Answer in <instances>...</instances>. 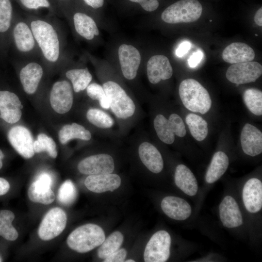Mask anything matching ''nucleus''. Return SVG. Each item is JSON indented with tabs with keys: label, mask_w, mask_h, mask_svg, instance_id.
<instances>
[{
	"label": "nucleus",
	"mask_w": 262,
	"mask_h": 262,
	"mask_svg": "<svg viewBox=\"0 0 262 262\" xmlns=\"http://www.w3.org/2000/svg\"><path fill=\"white\" fill-rule=\"evenodd\" d=\"M28 21L40 53V58L47 67H60L66 59L65 41L61 25L56 19L28 15Z\"/></svg>",
	"instance_id": "1"
},
{
	"label": "nucleus",
	"mask_w": 262,
	"mask_h": 262,
	"mask_svg": "<svg viewBox=\"0 0 262 262\" xmlns=\"http://www.w3.org/2000/svg\"><path fill=\"white\" fill-rule=\"evenodd\" d=\"M11 33L13 44L21 59H41L34 35L26 18L14 17Z\"/></svg>",
	"instance_id": "2"
},
{
	"label": "nucleus",
	"mask_w": 262,
	"mask_h": 262,
	"mask_svg": "<svg viewBox=\"0 0 262 262\" xmlns=\"http://www.w3.org/2000/svg\"><path fill=\"white\" fill-rule=\"evenodd\" d=\"M179 92L182 103L188 110L205 114L210 109L212 100L210 95L197 81L193 79L182 81Z\"/></svg>",
	"instance_id": "3"
},
{
	"label": "nucleus",
	"mask_w": 262,
	"mask_h": 262,
	"mask_svg": "<svg viewBox=\"0 0 262 262\" xmlns=\"http://www.w3.org/2000/svg\"><path fill=\"white\" fill-rule=\"evenodd\" d=\"M105 238L104 230L100 227L94 224H87L72 231L66 242L70 248L83 253L100 246Z\"/></svg>",
	"instance_id": "4"
},
{
	"label": "nucleus",
	"mask_w": 262,
	"mask_h": 262,
	"mask_svg": "<svg viewBox=\"0 0 262 262\" xmlns=\"http://www.w3.org/2000/svg\"><path fill=\"white\" fill-rule=\"evenodd\" d=\"M202 12V5L197 0H180L167 7L161 17L169 24L190 23L196 21Z\"/></svg>",
	"instance_id": "5"
},
{
	"label": "nucleus",
	"mask_w": 262,
	"mask_h": 262,
	"mask_svg": "<svg viewBox=\"0 0 262 262\" xmlns=\"http://www.w3.org/2000/svg\"><path fill=\"white\" fill-rule=\"evenodd\" d=\"M102 87L110 108L117 117L126 119L134 114L135 106L133 101L119 84L108 81L103 83Z\"/></svg>",
	"instance_id": "6"
},
{
	"label": "nucleus",
	"mask_w": 262,
	"mask_h": 262,
	"mask_svg": "<svg viewBox=\"0 0 262 262\" xmlns=\"http://www.w3.org/2000/svg\"><path fill=\"white\" fill-rule=\"evenodd\" d=\"M19 78L24 92L35 94L39 88L47 67L41 59H21Z\"/></svg>",
	"instance_id": "7"
},
{
	"label": "nucleus",
	"mask_w": 262,
	"mask_h": 262,
	"mask_svg": "<svg viewBox=\"0 0 262 262\" xmlns=\"http://www.w3.org/2000/svg\"><path fill=\"white\" fill-rule=\"evenodd\" d=\"M171 239L169 233L161 230L155 232L147 242L144 253L146 262H164L169 258Z\"/></svg>",
	"instance_id": "8"
},
{
	"label": "nucleus",
	"mask_w": 262,
	"mask_h": 262,
	"mask_svg": "<svg viewBox=\"0 0 262 262\" xmlns=\"http://www.w3.org/2000/svg\"><path fill=\"white\" fill-rule=\"evenodd\" d=\"M67 216L58 207L49 210L42 219L38 230L39 238L44 241L51 240L59 235L66 228Z\"/></svg>",
	"instance_id": "9"
},
{
	"label": "nucleus",
	"mask_w": 262,
	"mask_h": 262,
	"mask_svg": "<svg viewBox=\"0 0 262 262\" xmlns=\"http://www.w3.org/2000/svg\"><path fill=\"white\" fill-rule=\"evenodd\" d=\"M262 74V65L257 62L250 61L232 64L228 68L226 77L237 86L255 82Z\"/></svg>",
	"instance_id": "10"
},
{
	"label": "nucleus",
	"mask_w": 262,
	"mask_h": 262,
	"mask_svg": "<svg viewBox=\"0 0 262 262\" xmlns=\"http://www.w3.org/2000/svg\"><path fill=\"white\" fill-rule=\"evenodd\" d=\"M49 100L52 108L61 114L68 112L73 102V88L66 80H60L53 83L51 88Z\"/></svg>",
	"instance_id": "11"
},
{
	"label": "nucleus",
	"mask_w": 262,
	"mask_h": 262,
	"mask_svg": "<svg viewBox=\"0 0 262 262\" xmlns=\"http://www.w3.org/2000/svg\"><path fill=\"white\" fill-rule=\"evenodd\" d=\"M115 168L113 158L107 154L89 156L78 165L80 172L85 175H100L112 173Z\"/></svg>",
	"instance_id": "12"
},
{
	"label": "nucleus",
	"mask_w": 262,
	"mask_h": 262,
	"mask_svg": "<svg viewBox=\"0 0 262 262\" xmlns=\"http://www.w3.org/2000/svg\"><path fill=\"white\" fill-rule=\"evenodd\" d=\"M8 138L13 148L23 157L29 159L34 155L33 139L26 127L16 126L12 128L8 133Z\"/></svg>",
	"instance_id": "13"
},
{
	"label": "nucleus",
	"mask_w": 262,
	"mask_h": 262,
	"mask_svg": "<svg viewBox=\"0 0 262 262\" xmlns=\"http://www.w3.org/2000/svg\"><path fill=\"white\" fill-rule=\"evenodd\" d=\"M23 106L18 96L9 91L0 90V117L7 123L13 124L21 117Z\"/></svg>",
	"instance_id": "14"
},
{
	"label": "nucleus",
	"mask_w": 262,
	"mask_h": 262,
	"mask_svg": "<svg viewBox=\"0 0 262 262\" xmlns=\"http://www.w3.org/2000/svg\"><path fill=\"white\" fill-rule=\"evenodd\" d=\"M118 57L123 76L128 80L133 79L141 62L138 50L131 45H121L118 49Z\"/></svg>",
	"instance_id": "15"
},
{
	"label": "nucleus",
	"mask_w": 262,
	"mask_h": 262,
	"mask_svg": "<svg viewBox=\"0 0 262 262\" xmlns=\"http://www.w3.org/2000/svg\"><path fill=\"white\" fill-rule=\"evenodd\" d=\"M219 214L224 227L235 228L243 223V216L235 199L227 195L224 197L219 206Z\"/></svg>",
	"instance_id": "16"
},
{
	"label": "nucleus",
	"mask_w": 262,
	"mask_h": 262,
	"mask_svg": "<svg viewBox=\"0 0 262 262\" xmlns=\"http://www.w3.org/2000/svg\"><path fill=\"white\" fill-rule=\"evenodd\" d=\"M243 201L250 213L259 212L262 208V182L259 179L251 178L245 184L242 191Z\"/></svg>",
	"instance_id": "17"
},
{
	"label": "nucleus",
	"mask_w": 262,
	"mask_h": 262,
	"mask_svg": "<svg viewBox=\"0 0 262 262\" xmlns=\"http://www.w3.org/2000/svg\"><path fill=\"white\" fill-rule=\"evenodd\" d=\"M147 75L149 81L156 84L161 80L170 79L173 74V69L169 59L163 55L152 56L147 65Z\"/></svg>",
	"instance_id": "18"
},
{
	"label": "nucleus",
	"mask_w": 262,
	"mask_h": 262,
	"mask_svg": "<svg viewBox=\"0 0 262 262\" xmlns=\"http://www.w3.org/2000/svg\"><path fill=\"white\" fill-rule=\"evenodd\" d=\"M162 210L169 217L174 220L183 221L191 215L192 208L185 200L179 197L167 196L161 203Z\"/></svg>",
	"instance_id": "19"
},
{
	"label": "nucleus",
	"mask_w": 262,
	"mask_h": 262,
	"mask_svg": "<svg viewBox=\"0 0 262 262\" xmlns=\"http://www.w3.org/2000/svg\"><path fill=\"white\" fill-rule=\"evenodd\" d=\"M244 152L250 156H255L262 152V133L253 125L246 123L244 126L240 136Z\"/></svg>",
	"instance_id": "20"
},
{
	"label": "nucleus",
	"mask_w": 262,
	"mask_h": 262,
	"mask_svg": "<svg viewBox=\"0 0 262 262\" xmlns=\"http://www.w3.org/2000/svg\"><path fill=\"white\" fill-rule=\"evenodd\" d=\"M120 177L115 174L89 175L84 181L86 187L90 191L101 193L113 191L121 184Z\"/></svg>",
	"instance_id": "21"
},
{
	"label": "nucleus",
	"mask_w": 262,
	"mask_h": 262,
	"mask_svg": "<svg viewBox=\"0 0 262 262\" xmlns=\"http://www.w3.org/2000/svg\"><path fill=\"white\" fill-rule=\"evenodd\" d=\"M222 56L224 61L233 64L252 61L255 58V53L247 44L234 42L225 48Z\"/></svg>",
	"instance_id": "22"
},
{
	"label": "nucleus",
	"mask_w": 262,
	"mask_h": 262,
	"mask_svg": "<svg viewBox=\"0 0 262 262\" xmlns=\"http://www.w3.org/2000/svg\"><path fill=\"white\" fill-rule=\"evenodd\" d=\"M140 159L143 164L154 173L161 172L164 167V161L158 149L148 142H143L138 148Z\"/></svg>",
	"instance_id": "23"
},
{
	"label": "nucleus",
	"mask_w": 262,
	"mask_h": 262,
	"mask_svg": "<svg viewBox=\"0 0 262 262\" xmlns=\"http://www.w3.org/2000/svg\"><path fill=\"white\" fill-rule=\"evenodd\" d=\"M72 18V22L76 33L87 40H93L99 32L92 17L84 13L77 12Z\"/></svg>",
	"instance_id": "24"
},
{
	"label": "nucleus",
	"mask_w": 262,
	"mask_h": 262,
	"mask_svg": "<svg viewBox=\"0 0 262 262\" xmlns=\"http://www.w3.org/2000/svg\"><path fill=\"white\" fill-rule=\"evenodd\" d=\"M174 180L176 186L189 196H194L198 191V182L191 170L180 164L176 168Z\"/></svg>",
	"instance_id": "25"
},
{
	"label": "nucleus",
	"mask_w": 262,
	"mask_h": 262,
	"mask_svg": "<svg viewBox=\"0 0 262 262\" xmlns=\"http://www.w3.org/2000/svg\"><path fill=\"white\" fill-rule=\"evenodd\" d=\"M229 165V158L225 153L221 151L215 152L206 173V182L212 184L216 181L225 173Z\"/></svg>",
	"instance_id": "26"
},
{
	"label": "nucleus",
	"mask_w": 262,
	"mask_h": 262,
	"mask_svg": "<svg viewBox=\"0 0 262 262\" xmlns=\"http://www.w3.org/2000/svg\"><path fill=\"white\" fill-rule=\"evenodd\" d=\"M28 197L31 201L43 204H49L55 199V195L51 186L35 180L28 190Z\"/></svg>",
	"instance_id": "27"
},
{
	"label": "nucleus",
	"mask_w": 262,
	"mask_h": 262,
	"mask_svg": "<svg viewBox=\"0 0 262 262\" xmlns=\"http://www.w3.org/2000/svg\"><path fill=\"white\" fill-rule=\"evenodd\" d=\"M65 76L71 82L72 88L76 93L85 90L92 79L87 67L68 68L65 71Z\"/></svg>",
	"instance_id": "28"
},
{
	"label": "nucleus",
	"mask_w": 262,
	"mask_h": 262,
	"mask_svg": "<svg viewBox=\"0 0 262 262\" xmlns=\"http://www.w3.org/2000/svg\"><path fill=\"white\" fill-rule=\"evenodd\" d=\"M91 138L90 132L77 123L66 125L59 132V139L61 144L65 145L73 139L88 141Z\"/></svg>",
	"instance_id": "29"
},
{
	"label": "nucleus",
	"mask_w": 262,
	"mask_h": 262,
	"mask_svg": "<svg viewBox=\"0 0 262 262\" xmlns=\"http://www.w3.org/2000/svg\"><path fill=\"white\" fill-rule=\"evenodd\" d=\"M185 121L188 126L193 137L198 141L204 140L208 133V123L200 116L191 113L185 118Z\"/></svg>",
	"instance_id": "30"
},
{
	"label": "nucleus",
	"mask_w": 262,
	"mask_h": 262,
	"mask_svg": "<svg viewBox=\"0 0 262 262\" xmlns=\"http://www.w3.org/2000/svg\"><path fill=\"white\" fill-rule=\"evenodd\" d=\"M14 218V213L11 211L0 210V236L8 241H15L18 236L12 224Z\"/></svg>",
	"instance_id": "31"
},
{
	"label": "nucleus",
	"mask_w": 262,
	"mask_h": 262,
	"mask_svg": "<svg viewBox=\"0 0 262 262\" xmlns=\"http://www.w3.org/2000/svg\"><path fill=\"white\" fill-rule=\"evenodd\" d=\"M124 240L122 234L116 231L110 234L101 244L98 251L99 258L105 259L119 249Z\"/></svg>",
	"instance_id": "32"
},
{
	"label": "nucleus",
	"mask_w": 262,
	"mask_h": 262,
	"mask_svg": "<svg viewBox=\"0 0 262 262\" xmlns=\"http://www.w3.org/2000/svg\"><path fill=\"white\" fill-rule=\"evenodd\" d=\"M154 127L159 138L164 143L171 144L175 141L168 120L163 115H158L154 120Z\"/></svg>",
	"instance_id": "33"
},
{
	"label": "nucleus",
	"mask_w": 262,
	"mask_h": 262,
	"mask_svg": "<svg viewBox=\"0 0 262 262\" xmlns=\"http://www.w3.org/2000/svg\"><path fill=\"white\" fill-rule=\"evenodd\" d=\"M244 102L248 110L257 115H262V92L255 88L246 89L243 94Z\"/></svg>",
	"instance_id": "34"
},
{
	"label": "nucleus",
	"mask_w": 262,
	"mask_h": 262,
	"mask_svg": "<svg viewBox=\"0 0 262 262\" xmlns=\"http://www.w3.org/2000/svg\"><path fill=\"white\" fill-rule=\"evenodd\" d=\"M14 18L11 0H0V34H7L12 30Z\"/></svg>",
	"instance_id": "35"
},
{
	"label": "nucleus",
	"mask_w": 262,
	"mask_h": 262,
	"mask_svg": "<svg viewBox=\"0 0 262 262\" xmlns=\"http://www.w3.org/2000/svg\"><path fill=\"white\" fill-rule=\"evenodd\" d=\"M88 120L94 125L102 129H108L114 125V120L107 113L98 109L92 108L86 113Z\"/></svg>",
	"instance_id": "36"
},
{
	"label": "nucleus",
	"mask_w": 262,
	"mask_h": 262,
	"mask_svg": "<svg viewBox=\"0 0 262 262\" xmlns=\"http://www.w3.org/2000/svg\"><path fill=\"white\" fill-rule=\"evenodd\" d=\"M77 195V190L74 183L71 180H67L60 186L57 199L61 204L68 206L75 201Z\"/></svg>",
	"instance_id": "37"
},
{
	"label": "nucleus",
	"mask_w": 262,
	"mask_h": 262,
	"mask_svg": "<svg viewBox=\"0 0 262 262\" xmlns=\"http://www.w3.org/2000/svg\"><path fill=\"white\" fill-rule=\"evenodd\" d=\"M34 152L46 151L49 155L55 158L57 156L56 145L54 140L45 133H40L33 145Z\"/></svg>",
	"instance_id": "38"
},
{
	"label": "nucleus",
	"mask_w": 262,
	"mask_h": 262,
	"mask_svg": "<svg viewBox=\"0 0 262 262\" xmlns=\"http://www.w3.org/2000/svg\"><path fill=\"white\" fill-rule=\"evenodd\" d=\"M87 95L92 99L98 100L101 107L110 108L109 102L102 86L96 83L89 84L86 88Z\"/></svg>",
	"instance_id": "39"
},
{
	"label": "nucleus",
	"mask_w": 262,
	"mask_h": 262,
	"mask_svg": "<svg viewBox=\"0 0 262 262\" xmlns=\"http://www.w3.org/2000/svg\"><path fill=\"white\" fill-rule=\"evenodd\" d=\"M170 127L174 134L183 137L186 135V129L182 118L176 114H171L168 119Z\"/></svg>",
	"instance_id": "40"
},
{
	"label": "nucleus",
	"mask_w": 262,
	"mask_h": 262,
	"mask_svg": "<svg viewBox=\"0 0 262 262\" xmlns=\"http://www.w3.org/2000/svg\"><path fill=\"white\" fill-rule=\"evenodd\" d=\"M20 5L28 10H38L41 8L50 9L52 12L53 9L49 0H18Z\"/></svg>",
	"instance_id": "41"
},
{
	"label": "nucleus",
	"mask_w": 262,
	"mask_h": 262,
	"mask_svg": "<svg viewBox=\"0 0 262 262\" xmlns=\"http://www.w3.org/2000/svg\"><path fill=\"white\" fill-rule=\"evenodd\" d=\"M127 256V251L124 248L118 249L115 252L106 258L104 262H124Z\"/></svg>",
	"instance_id": "42"
},
{
	"label": "nucleus",
	"mask_w": 262,
	"mask_h": 262,
	"mask_svg": "<svg viewBox=\"0 0 262 262\" xmlns=\"http://www.w3.org/2000/svg\"><path fill=\"white\" fill-rule=\"evenodd\" d=\"M131 1L138 3L146 11L152 12L155 10L159 6L158 0H129Z\"/></svg>",
	"instance_id": "43"
},
{
	"label": "nucleus",
	"mask_w": 262,
	"mask_h": 262,
	"mask_svg": "<svg viewBox=\"0 0 262 262\" xmlns=\"http://www.w3.org/2000/svg\"><path fill=\"white\" fill-rule=\"evenodd\" d=\"M203 53L200 50L194 52L188 60V64L191 67H195L201 61Z\"/></svg>",
	"instance_id": "44"
},
{
	"label": "nucleus",
	"mask_w": 262,
	"mask_h": 262,
	"mask_svg": "<svg viewBox=\"0 0 262 262\" xmlns=\"http://www.w3.org/2000/svg\"><path fill=\"white\" fill-rule=\"evenodd\" d=\"M191 44L188 41L182 42L176 50V54L178 57H181L184 56L190 49Z\"/></svg>",
	"instance_id": "45"
},
{
	"label": "nucleus",
	"mask_w": 262,
	"mask_h": 262,
	"mask_svg": "<svg viewBox=\"0 0 262 262\" xmlns=\"http://www.w3.org/2000/svg\"><path fill=\"white\" fill-rule=\"evenodd\" d=\"M9 183L5 179L0 178V196L6 194L9 190Z\"/></svg>",
	"instance_id": "46"
},
{
	"label": "nucleus",
	"mask_w": 262,
	"mask_h": 262,
	"mask_svg": "<svg viewBox=\"0 0 262 262\" xmlns=\"http://www.w3.org/2000/svg\"><path fill=\"white\" fill-rule=\"evenodd\" d=\"M89 6L94 9L101 7L104 3V0H83Z\"/></svg>",
	"instance_id": "47"
},
{
	"label": "nucleus",
	"mask_w": 262,
	"mask_h": 262,
	"mask_svg": "<svg viewBox=\"0 0 262 262\" xmlns=\"http://www.w3.org/2000/svg\"><path fill=\"white\" fill-rule=\"evenodd\" d=\"M254 21L258 25L262 26V7H260L256 12L254 17Z\"/></svg>",
	"instance_id": "48"
},
{
	"label": "nucleus",
	"mask_w": 262,
	"mask_h": 262,
	"mask_svg": "<svg viewBox=\"0 0 262 262\" xmlns=\"http://www.w3.org/2000/svg\"><path fill=\"white\" fill-rule=\"evenodd\" d=\"M4 154L2 151L0 149V169L2 166V159L4 158Z\"/></svg>",
	"instance_id": "49"
},
{
	"label": "nucleus",
	"mask_w": 262,
	"mask_h": 262,
	"mask_svg": "<svg viewBox=\"0 0 262 262\" xmlns=\"http://www.w3.org/2000/svg\"><path fill=\"white\" fill-rule=\"evenodd\" d=\"M126 262H134L135 261H134L133 260L129 259V260H127Z\"/></svg>",
	"instance_id": "50"
},
{
	"label": "nucleus",
	"mask_w": 262,
	"mask_h": 262,
	"mask_svg": "<svg viewBox=\"0 0 262 262\" xmlns=\"http://www.w3.org/2000/svg\"><path fill=\"white\" fill-rule=\"evenodd\" d=\"M59 1V2L61 3V2H63L64 1H66L67 0H58Z\"/></svg>",
	"instance_id": "51"
},
{
	"label": "nucleus",
	"mask_w": 262,
	"mask_h": 262,
	"mask_svg": "<svg viewBox=\"0 0 262 262\" xmlns=\"http://www.w3.org/2000/svg\"><path fill=\"white\" fill-rule=\"evenodd\" d=\"M0 261H1V259H0Z\"/></svg>",
	"instance_id": "52"
}]
</instances>
